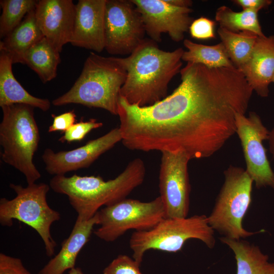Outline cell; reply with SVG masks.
Instances as JSON below:
<instances>
[{"instance_id":"6da1fadb","label":"cell","mask_w":274,"mask_h":274,"mask_svg":"<svg viewBox=\"0 0 274 274\" xmlns=\"http://www.w3.org/2000/svg\"><path fill=\"white\" fill-rule=\"evenodd\" d=\"M180 73V85L153 105H131L119 96V128L126 148L204 158L235 133V114H245L253 92L243 74L235 66L190 62Z\"/></svg>"},{"instance_id":"7a4b0ae2","label":"cell","mask_w":274,"mask_h":274,"mask_svg":"<svg viewBox=\"0 0 274 274\" xmlns=\"http://www.w3.org/2000/svg\"><path fill=\"white\" fill-rule=\"evenodd\" d=\"M184 51L182 48L164 51L155 41L145 39L127 57H120L127 72L120 96L140 107L164 98L169 83L180 72Z\"/></svg>"},{"instance_id":"3957f363","label":"cell","mask_w":274,"mask_h":274,"mask_svg":"<svg viewBox=\"0 0 274 274\" xmlns=\"http://www.w3.org/2000/svg\"><path fill=\"white\" fill-rule=\"evenodd\" d=\"M145 175L144 162L140 158H135L112 180L105 181L99 176L57 175L50 180L49 186L54 192L68 197L71 205L78 214V218L87 220L100 208L126 198L143 183Z\"/></svg>"},{"instance_id":"277c9868","label":"cell","mask_w":274,"mask_h":274,"mask_svg":"<svg viewBox=\"0 0 274 274\" xmlns=\"http://www.w3.org/2000/svg\"><path fill=\"white\" fill-rule=\"evenodd\" d=\"M126 76L120 57H104L91 52L73 86L52 104L55 106L80 104L117 115L120 91Z\"/></svg>"},{"instance_id":"5b68a950","label":"cell","mask_w":274,"mask_h":274,"mask_svg":"<svg viewBox=\"0 0 274 274\" xmlns=\"http://www.w3.org/2000/svg\"><path fill=\"white\" fill-rule=\"evenodd\" d=\"M1 108L2 159L23 174L28 185L35 183L41 175L33 162L40 140L39 129L34 117V108L24 104Z\"/></svg>"},{"instance_id":"8992f818","label":"cell","mask_w":274,"mask_h":274,"mask_svg":"<svg viewBox=\"0 0 274 274\" xmlns=\"http://www.w3.org/2000/svg\"><path fill=\"white\" fill-rule=\"evenodd\" d=\"M214 231L204 215L164 218L149 230L134 232L130 238L129 247L133 252L132 258L141 265L147 251L176 253L191 239L200 240L212 249L216 244Z\"/></svg>"},{"instance_id":"52a82bcc","label":"cell","mask_w":274,"mask_h":274,"mask_svg":"<svg viewBox=\"0 0 274 274\" xmlns=\"http://www.w3.org/2000/svg\"><path fill=\"white\" fill-rule=\"evenodd\" d=\"M224 181L208 220L224 237L244 239L258 233L244 228L243 221L252 203L253 181L245 169L230 165L224 172Z\"/></svg>"},{"instance_id":"ba28073f","label":"cell","mask_w":274,"mask_h":274,"mask_svg":"<svg viewBox=\"0 0 274 274\" xmlns=\"http://www.w3.org/2000/svg\"><path fill=\"white\" fill-rule=\"evenodd\" d=\"M10 187L16 196L9 200L0 199V224L11 227L13 220H17L35 230L45 245L47 256L53 255L56 243L51 234V227L60 219V213L52 209L47 201L50 186L44 183H33L24 187L11 183Z\"/></svg>"},{"instance_id":"9c48e42d","label":"cell","mask_w":274,"mask_h":274,"mask_svg":"<svg viewBox=\"0 0 274 274\" xmlns=\"http://www.w3.org/2000/svg\"><path fill=\"white\" fill-rule=\"evenodd\" d=\"M99 227L94 231L99 238L113 242L127 231L149 230L165 217L160 196L148 201L125 198L98 212Z\"/></svg>"},{"instance_id":"30bf717a","label":"cell","mask_w":274,"mask_h":274,"mask_svg":"<svg viewBox=\"0 0 274 274\" xmlns=\"http://www.w3.org/2000/svg\"><path fill=\"white\" fill-rule=\"evenodd\" d=\"M105 49L112 55H130L145 39L141 14L131 0H107Z\"/></svg>"},{"instance_id":"8fae6325","label":"cell","mask_w":274,"mask_h":274,"mask_svg":"<svg viewBox=\"0 0 274 274\" xmlns=\"http://www.w3.org/2000/svg\"><path fill=\"white\" fill-rule=\"evenodd\" d=\"M235 133L240 140L246 162V170L257 188L274 189V172L271 169L263 145L269 131L259 116L250 112L248 116L236 113Z\"/></svg>"},{"instance_id":"7c38bea8","label":"cell","mask_w":274,"mask_h":274,"mask_svg":"<svg viewBox=\"0 0 274 274\" xmlns=\"http://www.w3.org/2000/svg\"><path fill=\"white\" fill-rule=\"evenodd\" d=\"M190 160L184 152H161L159 188L165 218L188 217L191 191L188 172Z\"/></svg>"},{"instance_id":"4fadbf2b","label":"cell","mask_w":274,"mask_h":274,"mask_svg":"<svg viewBox=\"0 0 274 274\" xmlns=\"http://www.w3.org/2000/svg\"><path fill=\"white\" fill-rule=\"evenodd\" d=\"M131 1L141 14L146 33L156 43L161 41L163 33L175 42L182 41L193 21L191 8L175 7L165 0Z\"/></svg>"},{"instance_id":"5bb4252c","label":"cell","mask_w":274,"mask_h":274,"mask_svg":"<svg viewBox=\"0 0 274 274\" xmlns=\"http://www.w3.org/2000/svg\"><path fill=\"white\" fill-rule=\"evenodd\" d=\"M121 141L119 128L116 127L72 150L55 152L51 149L46 148L42 158L49 174L65 175L67 172L89 167L100 155Z\"/></svg>"},{"instance_id":"9a60e30c","label":"cell","mask_w":274,"mask_h":274,"mask_svg":"<svg viewBox=\"0 0 274 274\" xmlns=\"http://www.w3.org/2000/svg\"><path fill=\"white\" fill-rule=\"evenodd\" d=\"M76 5L72 0H40L35 8L38 25L45 38L59 52L71 43Z\"/></svg>"},{"instance_id":"2e32d148","label":"cell","mask_w":274,"mask_h":274,"mask_svg":"<svg viewBox=\"0 0 274 274\" xmlns=\"http://www.w3.org/2000/svg\"><path fill=\"white\" fill-rule=\"evenodd\" d=\"M107 0H79L71 44L101 52L105 49V13Z\"/></svg>"},{"instance_id":"e0dca14e","label":"cell","mask_w":274,"mask_h":274,"mask_svg":"<svg viewBox=\"0 0 274 274\" xmlns=\"http://www.w3.org/2000/svg\"><path fill=\"white\" fill-rule=\"evenodd\" d=\"M257 94H269V85L274 77V35L258 37L251 55L240 70Z\"/></svg>"},{"instance_id":"ac0fdd59","label":"cell","mask_w":274,"mask_h":274,"mask_svg":"<svg viewBox=\"0 0 274 274\" xmlns=\"http://www.w3.org/2000/svg\"><path fill=\"white\" fill-rule=\"evenodd\" d=\"M98 221V213L87 220L77 218L70 235L62 243L60 251L38 274H63L74 268L79 253L89 240Z\"/></svg>"},{"instance_id":"d6986e66","label":"cell","mask_w":274,"mask_h":274,"mask_svg":"<svg viewBox=\"0 0 274 274\" xmlns=\"http://www.w3.org/2000/svg\"><path fill=\"white\" fill-rule=\"evenodd\" d=\"M0 106L24 104L44 112L50 108L46 98L37 97L29 93L17 81L12 72L13 61L6 53L0 52Z\"/></svg>"},{"instance_id":"ffe728a7","label":"cell","mask_w":274,"mask_h":274,"mask_svg":"<svg viewBox=\"0 0 274 274\" xmlns=\"http://www.w3.org/2000/svg\"><path fill=\"white\" fill-rule=\"evenodd\" d=\"M44 38L37 23L35 9L0 42V52L7 54L13 63H21L25 52Z\"/></svg>"},{"instance_id":"44dd1931","label":"cell","mask_w":274,"mask_h":274,"mask_svg":"<svg viewBox=\"0 0 274 274\" xmlns=\"http://www.w3.org/2000/svg\"><path fill=\"white\" fill-rule=\"evenodd\" d=\"M221 242L233 251L236 262V274H274V262L260 248L245 239L224 236Z\"/></svg>"},{"instance_id":"7402d4cb","label":"cell","mask_w":274,"mask_h":274,"mask_svg":"<svg viewBox=\"0 0 274 274\" xmlns=\"http://www.w3.org/2000/svg\"><path fill=\"white\" fill-rule=\"evenodd\" d=\"M59 53L44 37L25 52L21 63L28 66L45 83L56 76L57 66L60 62Z\"/></svg>"},{"instance_id":"603a6c76","label":"cell","mask_w":274,"mask_h":274,"mask_svg":"<svg viewBox=\"0 0 274 274\" xmlns=\"http://www.w3.org/2000/svg\"><path fill=\"white\" fill-rule=\"evenodd\" d=\"M183 44L187 50L184 51L182 59L187 63H199L209 68L235 66L221 42L209 46L186 39Z\"/></svg>"},{"instance_id":"cb8c5ba5","label":"cell","mask_w":274,"mask_h":274,"mask_svg":"<svg viewBox=\"0 0 274 274\" xmlns=\"http://www.w3.org/2000/svg\"><path fill=\"white\" fill-rule=\"evenodd\" d=\"M218 33L230 59L240 71L249 59L259 37L250 31L235 32L222 27Z\"/></svg>"},{"instance_id":"d4e9b609","label":"cell","mask_w":274,"mask_h":274,"mask_svg":"<svg viewBox=\"0 0 274 274\" xmlns=\"http://www.w3.org/2000/svg\"><path fill=\"white\" fill-rule=\"evenodd\" d=\"M215 19L223 27L230 31L239 32L248 31L259 37H264L262 31L258 12L249 10L235 12L229 7L222 6L217 10Z\"/></svg>"},{"instance_id":"484cf974","label":"cell","mask_w":274,"mask_h":274,"mask_svg":"<svg viewBox=\"0 0 274 274\" xmlns=\"http://www.w3.org/2000/svg\"><path fill=\"white\" fill-rule=\"evenodd\" d=\"M38 1L1 0L2 9L0 17V37L4 38L23 20L25 16L36 8Z\"/></svg>"},{"instance_id":"4316f807","label":"cell","mask_w":274,"mask_h":274,"mask_svg":"<svg viewBox=\"0 0 274 274\" xmlns=\"http://www.w3.org/2000/svg\"><path fill=\"white\" fill-rule=\"evenodd\" d=\"M102 125V122H97L95 119H90L87 121H81L65 131L58 141L61 143L81 141L91 130L100 128Z\"/></svg>"},{"instance_id":"83f0119b","label":"cell","mask_w":274,"mask_h":274,"mask_svg":"<svg viewBox=\"0 0 274 274\" xmlns=\"http://www.w3.org/2000/svg\"><path fill=\"white\" fill-rule=\"evenodd\" d=\"M140 265L126 255H119L104 270L103 274H143Z\"/></svg>"},{"instance_id":"f1b7e54d","label":"cell","mask_w":274,"mask_h":274,"mask_svg":"<svg viewBox=\"0 0 274 274\" xmlns=\"http://www.w3.org/2000/svg\"><path fill=\"white\" fill-rule=\"evenodd\" d=\"M216 22L204 17L192 21L189 30L191 37L197 40H208L215 38Z\"/></svg>"},{"instance_id":"f546056e","label":"cell","mask_w":274,"mask_h":274,"mask_svg":"<svg viewBox=\"0 0 274 274\" xmlns=\"http://www.w3.org/2000/svg\"><path fill=\"white\" fill-rule=\"evenodd\" d=\"M0 274H31L20 259L0 254Z\"/></svg>"},{"instance_id":"4dcf8cb0","label":"cell","mask_w":274,"mask_h":274,"mask_svg":"<svg viewBox=\"0 0 274 274\" xmlns=\"http://www.w3.org/2000/svg\"><path fill=\"white\" fill-rule=\"evenodd\" d=\"M76 121V115L74 111H69L54 117L52 124L49 127L48 132L66 131Z\"/></svg>"},{"instance_id":"1f68e13d","label":"cell","mask_w":274,"mask_h":274,"mask_svg":"<svg viewBox=\"0 0 274 274\" xmlns=\"http://www.w3.org/2000/svg\"><path fill=\"white\" fill-rule=\"evenodd\" d=\"M233 2L241 7L243 10H249L257 12L267 8L272 3L270 0H235Z\"/></svg>"},{"instance_id":"d6a6232c","label":"cell","mask_w":274,"mask_h":274,"mask_svg":"<svg viewBox=\"0 0 274 274\" xmlns=\"http://www.w3.org/2000/svg\"><path fill=\"white\" fill-rule=\"evenodd\" d=\"M165 1L171 5L177 7L190 8L192 5V1L190 0H165Z\"/></svg>"},{"instance_id":"836d02e7","label":"cell","mask_w":274,"mask_h":274,"mask_svg":"<svg viewBox=\"0 0 274 274\" xmlns=\"http://www.w3.org/2000/svg\"><path fill=\"white\" fill-rule=\"evenodd\" d=\"M268 141L269 142L270 152L274 160V126L272 129L269 131Z\"/></svg>"},{"instance_id":"e575fe53","label":"cell","mask_w":274,"mask_h":274,"mask_svg":"<svg viewBox=\"0 0 274 274\" xmlns=\"http://www.w3.org/2000/svg\"><path fill=\"white\" fill-rule=\"evenodd\" d=\"M68 274H84L80 267H76L69 270Z\"/></svg>"},{"instance_id":"d590c367","label":"cell","mask_w":274,"mask_h":274,"mask_svg":"<svg viewBox=\"0 0 274 274\" xmlns=\"http://www.w3.org/2000/svg\"><path fill=\"white\" fill-rule=\"evenodd\" d=\"M272 82L274 83V77H273V81H272Z\"/></svg>"}]
</instances>
